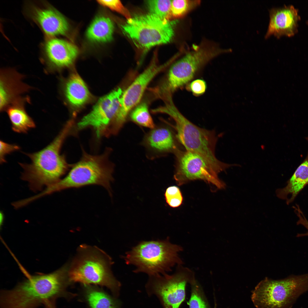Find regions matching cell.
<instances>
[{
	"instance_id": "cell-21",
	"label": "cell",
	"mask_w": 308,
	"mask_h": 308,
	"mask_svg": "<svg viewBox=\"0 0 308 308\" xmlns=\"http://www.w3.org/2000/svg\"><path fill=\"white\" fill-rule=\"evenodd\" d=\"M64 93L68 103L75 108L84 105L89 100L91 97L85 82L76 73L72 74L66 81Z\"/></svg>"
},
{
	"instance_id": "cell-19",
	"label": "cell",
	"mask_w": 308,
	"mask_h": 308,
	"mask_svg": "<svg viewBox=\"0 0 308 308\" xmlns=\"http://www.w3.org/2000/svg\"><path fill=\"white\" fill-rule=\"evenodd\" d=\"M30 101L28 97L21 96L13 101L5 110L11 121L12 129L15 132L27 133L36 127L35 122L25 109L26 104Z\"/></svg>"
},
{
	"instance_id": "cell-4",
	"label": "cell",
	"mask_w": 308,
	"mask_h": 308,
	"mask_svg": "<svg viewBox=\"0 0 308 308\" xmlns=\"http://www.w3.org/2000/svg\"><path fill=\"white\" fill-rule=\"evenodd\" d=\"M108 152L100 155L84 153L66 176L40 194L41 197L71 188L98 185L103 186L111 194V183L113 180L114 166L108 160Z\"/></svg>"
},
{
	"instance_id": "cell-23",
	"label": "cell",
	"mask_w": 308,
	"mask_h": 308,
	"mask_svg": "<svg viewBox=\"0 0 308 308\" xmlns=\"http://www.w3.org/2000/svg\"><path fill=\"white\" fill-rule=\"evenodd\" d=\"M114 27L113 23L110 19L100 16L95 19L89 26L87 31V36L94 41H109L112 38Z\"/></svg>"
},
{
	"instance_id": "cell-7",
	"label": "cell",
	"mask_w": 308,
	"mask_h": 308,
	"mask_svg": "<svg viewBox=\"0 0 308 308\" xmlns=\"http://www.w3.org/2000/svg\"><path fill=\"white\" fill-rule=\"evenodd\" d=\"M229 52V49L221 48L214 44L203 42L170 67L162 86L163 95L172 98L176 91L186 87L195 79L209 61L221 54Z\"/></svg>"
},
{
	"instance_id": "cell-10",
	"label": "cell",
	"mask_w": 308,
	"mask_h": 308,
	"mask_svg": "<svg viewBox=\"0 0 308 308\" xmlns=\"http://www.w3.org/2000/svg\"><path fill=\"white\" fill-rule=\"evenodd\" d=\"M173 274L151 276L148 284L150 292L156 295L164 308H179L186 297L187 285L196 280L194 272L183 265L178 266Z\"/></svg>"
},
{
	"instance_id": "cell-6",
	"label": "cell",
	"mask_w": 308,
	"mask_h": 308,
	"mask_svg": "<svg viewBox=\"0 0 308 308\" xmlns=\"http://www.w3.org/2000/svg\"><path fill=\"white\" fill-rule=\"evenodd\" d=\"M162 112L169 115L174 120L176 137L186 150L201 156L219 173L230 167V164L220 161L215 156L218 138L214 131L200 127L192 123L174 104L166 106Z\"/></svg>"
},
{
	"instance_id": "cell-2",
	"label": "cell",
	"mask_w": 308,
	"mask_h": 308,
	"mask_svg": "<svg viewBox=\"0 0 308 308\" xmlns=\"http://www.w3.org/2000/svg\"><path fill=\"white\" fill-rule=\"evenodd\" d=\"M69 121L64 126L53 141L42 150L32 153H25L31 160L30 164L19 163L23 169L21 178L28 183L34 192L57 182L69 167L64 155L60 151L65 139L73 126Z\"/></svg>"
},
{
	"instance_id": "cell-11",
	"label": "cell",
	"mask_w": 308,
	"mask_h": 308,
	"mask_svg": "<svg viewBox=\"0 0 308 308\" xmlns=\"http://www.w3.org/2000/svg\"><path fill=\"white\" fill-rule=\"evenodd\" d=\"M174 178L181 186L191 181H204L218 189H225L226 185L218 177V173L201 156L195 153L177 149Z\"/></svg>"
},
{
	"instance_id": "cell-29",
	"label": "cell",
	"mask_w": 308,
	"mask_h": 308,
	"mask_svg": "<svg viewBox=\"0 0 308 308\" xmlns=\"http://www.w3.org/2000/svg\"><path fill=\"white\" fill-rule=\"evenodd\" d=\"M101 5L117 11L128 20L131 18L130 13L119 0H98Z\"/></svg>"
},
{
	"instance_id": "cell-15",
	"label": "cell",
	"mask_w": 308,
	"mask_h": 308,
	"mask_svg": "<svg viewBox=\"0 0 308 308\" xmlns=\"http://www.w3.org/2000/svg\"><path fill=\"white\" fill-rule=\"evenodd\" d=\"M269 12L270 19L265 38L273 35L277 38L283 36L291 37L298 32L301 18L298 9L293 5L273 7Z\"/></svg>"
},
{
	"instance_id": "cell-5",
	"label": "cell",
	"mask_w": 308,
	"mask_h": 308,
	"mask_svg": "<svg viewBox=\"0 0 308 308\" xmlns=\"http://www.w3.org/2000/svg\"><path fill=\"white\" fill-rule=\"evenodd\" d=\"M182 246L173 244L169 239L143 241L133 247L124 257L127 264L136 267V272L153 276L171 271L174 266L183 265L179 254Z\"/></svg>"
},
{
	"instance_id": "cell-25",
	"label": "cell",
	"mask_w": 308,
	"mask_h": 308,
	"mask_svg": "<svg viewBox=\"0 0 308 308\" xmlns=\"http://www.w3.org/2000/svg\"><path fill=\"white\" fill-rule=\"evenodd\" d=\"M171 1L169 0H148L146 4L150 13L162 19L170 20L171 17Z\"/></svg>"
},
{
	"instance_id": "cell-24",
	"label": "cell",
	"mask_w": 308,
	"mask_h": 308,
	"mask_svg": "<svg viewBox=\"0 0 308 308\" xmlns=\"http://www.w3.org/2000/svg\"><path fill=\"white\" fill-rule=\"evenodd\" d=\"M130 118L132 121L140 126L151 129L155 126L147 105L145 102H142L136 106L131 112Z\"/></svg>"
},
{
	"instance_id": "cell-12",
	"label": "cell",
	"mask_w": 308,
	"mask_h": 308,
	"mask_svg": "<svg viewBox=\"0 0 308 308\" xmlns=\"http://www.w3.org/2000/svg\"><path fill=\"white\" fill-rule=\"evenodd\" d=\"M123 93L118 88L100 98L88 114L78 122L77 129L80 130L88 127L94 130L97 137L109 135L112 123L119 109Z\"/></svg>"
},
{
	"instance_id": "cell-31",
	"label": "cell",
	"mask_w": 308,
	"mask_h": 308,
	"mask_svg": "<svg viewBox=\"0 0 308 308\" xmlns=\"http://www.w3.org/2000/svg\"><path fill=\"white\" fill-rule=\"evenodd\" d=\"M0 163L2 164L6 162V155L20 149V147L15 144L7 143L2 140L0 141Z\"/></svg>"
},
{
	"instance_id": "cell-1",
	"label": "cell",
	"mask_w": 308,
	"mask_h": 308,
	"mask_svg": "<svg viewBox=\"0 0 308 308\" xmlns=\"http://www.w3.org/2000/svg\"><path fill=\"white\" fill-rule=\"evenodd\" d=\"M68 270L66 265L48 274L27 275L13 289L1 291V308H56L57 298L72 295L66 290L70 283Z\"/></svg>"
},
{
	"instance_id": "cell-18",
	"label": "cell",
	"mask_w": 308,
	"mask_h": 308,
	"mask_svg": "<svg viewBox=\"0 0 308 308\" xmlns=\"http://www.w3.org/2000/svg\"><path fill=\"white\" fill-rule=\"evenodd\" d=\"M23 76L13 69H3L0 73V110L7 106L31 87L23 81Z\"/></svg>"
},
{
	"instance_id": "cell-17",
	"label": "cell",
	"mask_w": 308,
	"mask_h": 308,
	"mask_svg": "<svg viewBox=\"0 0 308 308\" xmlns=\"http://www.w3.org/2000/svg\"><path fill=\"white\" fill-rule=\"evenodd\" d=\"M177 138L171 129L166 125L155 126L145 135L142 144L148 158L154 159L178 149Z\"/></svg>"
},
{
	"instance_id": "cell-28",
	"label": "cell",
	"mask_w": 308,
	"mask_h": 308,
	"mask_svg": "<svg viewBox=\"0 0 308 308\" xmlns=\"http://www.w3.org/2000/svg\"><path fill=\"white\" fill-rule=\"evenodd\" d=\"M167 203L171 207L177 208L182 203L183 198L179 188L175 186L168 187L165 193Z\"/></svg>"
},
{
	"instance_id": "cell-32",
	"label": "cell",
	"mask_w": 308,
	"mask_h": 308,
	"mask_svg": "<svg viewBox=\"0 0 308 308\" xmlns=\"http://www.w3.org/2000/svg\"><path fill=\"white\" fill-rule=\"evenodd\" d=\"M298 224L304 226L307 230V231L304 233L298 234L297 236L301 237L304 236H308V221L305 217H301L298 221Z\"/></svg>"
},
{
	"instance_id": "cell-34",
	"label": "cell",
	"mask_w": 308,
	"mask_h": 308,
	"mask_svg": "<svg viewBox=\"0 0 308 308\" xmlns=\"http://www.w3.org/2000/svg\"><path fill=\"white\" fill-rule=\"evenodd\" d=\"M306 139L308 141V137L306 138Z\"/></svg>"
},
{
	"instance_id": "cell-26",
	"label": "cell",
	"mask_w": 308,
	"mask_h": 308,
	"mask_svg": "<svg viewBox=\"0 0 308 308\" xmlns=\"http://www.w3.org/2000/svg\"><path fill=\"white\" fill-rule=\"evenodd\" d=\"M189 308H210L202 288L197 281L191 284Z\"/></svg>"
},
{
	"instance_id": "cell-13",
	"label": "cell",
	"mask_w": 308,
	"mask_h": 308,
	"mask_svg": "<svg viewBox=\"0 0 308 308\" xmlns=\"http://www.w3.org/2000/svg\"><path fill=\"white\" fill-rule=\"evenodd\" d=\"M155 59L139 75L123 92L120 106L114 121V127L120 129L125 123L128 114L140 101L145 91L151 81L168 65V63L159 66Z\"/></svg>"
},
{
	"instance_id": "cell-33",
	"label": "cell",
	"mask_w": 308,
	"mask_h": 308,
	"mask_svg": "<svg viewBox=\"0 0 308 308\" xmlns=\"http://www.w3.org/2000/svg\"><path fill=\"white\" fill-rule=\"evenodd\" d=\"M306 23L307 24V25H308V20L307 21H306Z\"/></svg>"
},
{
	"instance_id": "cell-3",
	"label": "cell",
	"mask_w": 308,
	"mask_h": 308,
	"mask_svg": "<svg viewBox=\"0 0 308 308\" xmlns=\"http://www.w3.org/2000/svg\"><path fill=\"white\" fill-rule=\"evenodd\" d=\"M112 262L110 257L100 249L82 245L69 267L70 281L105 286L117 296L120 285L112 273Z\"/></svg>"
},
{
	"instance_id": "cell-16",
	"label": "cell",
	"mask_w": 308,
	"mask_h": 308,
	"mask_svg": "<svg viewBox=\"0 0 308 308\" xmlns=\"http://www.w3.org/2000/svg\"><path fill=\"white\" fill-rule=\"evenodd\" d=\"M42 52L43 60L52 71L70 66L78 53L72 44L54 37L48 38L43 44Z\"/></svg>"
},
{
	"instance_id": "cell-14",
	"label": "cell",
	"mask_w": 308,
	"mask_h": 308,
	"mask_svg": "<svg viewBox=\"0 0 308 308\" xmlns=\"http://www.w3.org/2000/svg\"><path fill=\"white\" fill-rule=\"evenodd\" d=\"M25 11L27 16L39 26L47 38L64 35L68 30L66 19L47 2H28Z\"/></svg>"
},
{
	"instance_id": "cell-22",
	"label": "cell",
	"mask_w": 308,
	"mask_h": 308,
	"mask_svg": "<svg viewBox=\"0 0 308 308\" xmlns=\"http://www.w3.org/2000/svg\"><path fill=\"white\" fill-rule=\"evenodd\" d=\"M84 298L90 308H119L118 301L102 290L90 285H84Z\"/></svg>"
},
{
	"instance_id": "cell-9",
	"label": "cell",
	"mask_w": 308,
	"mask_h": 308,
	"mask_svg": "<svg viewBox=\"0 0 308 308\" xmlns=\"http://www.w3.org/2000/svg\"><path fill=\"white\" fill-rule=\"evenodd\" d=\"M178 22L177 20L163 19L149 13L131 17L122 28L137 46L146 50L171 41Z\"/></svg>"
},
{
	"instance_id": "cell-27",
	"label": "cell",
	"mask_w": 308,
	"mask_h": 308,
	"mask_svg": "<svg viewBox=\"0 0 308 308\" xmlns=\"http://www.w3.org/2000/svg\"><path fill=\"white\" fill-rule=\"evenodd\" d=\"M200 1L188 0L172 1L171 16L178 18L184 16L200 3Z\"/></svg>"
},
{
	"instance_id": "cell-8",
	"label": "cell",
	"mask_w": 308,
	"mask_h": 308,
	"mask_svg": "<svg viewBox=\"0 0 308 308\" xmlns=\"http://www.w3.org/2000/svg\"><path fill=\"white\" fill-rule=\"evenodd\" d=\"M308 291V273L273 280L266 278L252 292L257 308H290L299 296Z\"/></svg>"
},
{
	"instance_id": "cell-30",
	"label": "cell",
	"mask_w": 308,
	"mask_h": 308,
	"mask_svg": "<svg viewBox=\"0 0 308 308\" xmlns=\"http://www.w3.org/2000/svg\"><path fill=\"white\" fill-rule=\"evenodd\" d=\"M196 96H199L205 92L207 85L205 81L201 79H195L191 81L185 87Z\"/></svg>"
},
{
	"instance_id": "cell-20",
	"label": "cell",
	"mask_w": 308,
	"mask_h": 308,
	"mask_svg": "<svg viewBox=\"0 0 308 308\" xmlns=\"http://www.w3.org/2000/svg\"><path fill=\"white\" fill-rule=\"evenodd\" d=\"M308 184V155L298 167L287 185L276 190V196L285 200L287 204L294 200L299 192Z\"/></svg>"
}]
</instances>
